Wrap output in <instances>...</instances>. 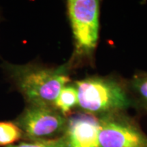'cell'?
I'll use <instances>...</instances> for the list:
<instances>
[{
  "label": "cell",
  "mask_w": 147,
  "mask_h": 147,
  "mask_svg": "<svg viewBox=\"0 0 147 147\" xmlns=\"http://www.w3.org/2000/svg\"><path fill=\"white\" fill-rule=\"evenodd\" d=\"M69 65L48 68L30 64H8L6 68L30 105L53 106L61 90L70 80Z\"/></svg>",
  "instance_id": "6da1fadb"
},
{
  "label": "cell",
  "mask_w": 147,
  "mask_h": 147,
  "mask_svg": "<svg viewBox=\"0 0 147 147\" xmlns=\"http://www.w3.org/2000/svg\"><path fill=\"white\" fill-rule=\"evenodd\" d=\"M78 106L84 113L99 117L122 113L134 106L123 86L113 79L89 77L76 81Z\"/></svg>",
  "instance_id": "7a4b0ae2"
},
{
  "label": "cell",
  "mask_w": 147,
  "mask_h": 147,
  "mask_svg": "<svg viewBox=\"0 0 147 147\" xmlns=\"http://www.w3.org/2000/svg\"><path fill=\"white\" fill-rule=\"evenodd\" d=\"M67 12L78 55H89L99 38L100 2L97 0H69Z\"/></svg>",
  "instance_id": "3957f363"
},
{
  "label": "cell",
  "mask_w": 147,
  "mask_h": 147,
  "mask_svg": "<svg viewBox=\"0 0 147 147\" xmlns=\"http://www.w3.org/2000/svg\"><path fill=\"white\" fill-rule=\"evenodd\" d=\"M67 117L53 106L30 105L15 123L29 141L49 140L63 136Z\"/></svg>",
  "instance_id": "277c9868"
},
{
  "label": "cell",
  "mask_w": 147,
  "mask_h": 147,
  "mask_svg": "<svg viewBox=\"0 0 147 147\" xmlns=\"http://www.w3.org/2000/svg\"><path fill=\"white\" fill-rule=\"evenodd\" d=\"M98 119V147H147L146 134L123 112L102 116Z\"/></svg>",
  "instance_id": "5b68a950"
},
{
  "label": "cell",
  "mask_w": 147,
  "mask_h": 147,
  "mask_svg": "<svg viewBox=\"0 0 147 147\" xmlns=\"http://www.w3.org/2000/svg\"><path fill=\"white\" fill-rule=\"evenodd\" d=\"M99 119L89 114H77L67 118L64 135L72 147H98Z\"/></svg>",
  "instance_id": "8992f818"
},
{
  "label": "cell",
  "mask_w": 147,
  "mask_h": 147,
  "mask_svg": "<svg viewBox=\"0 0 147 147\" xmlns=\"http://www.w3.org/2000/svg\"><path fill=\"white\" fill-rule=\"evenodd\" d=\"M78 105V92L75 85H65L61 90L53 106L61 113L67 117V115Z\"/></svg>",
  "instance_id": "52a82bcc"
},
{
  "label": "cell",
  "mask_w": 147,
  "mask_h": 147,
  "mask_svg": "<svg viewBox=\"0 0 147 147\" xmlns=\"http://www.w3.org/2000/svg\"><path fill=\"white\" fill-rule=\"evenodd\" d=\"M130 87L134 95V106L147 113V72L136 74L131 79Z\"/></svg>",
  "instance_id": "ba28073f"
},
{
  "label": "cell",
  "mask_w": 147,
  "mask_h": 147,
  "mask_svg": "<svg viewBox=\"0 0 147 147\" xmlns=\"http://www.w3.org/2000/svg\"><path fill=\"white\" fill-rule=\"evenodd\" d=\"M23 137V132L16 123L0 122V146L14 144Z\"/></svg>",
  "instance_id": "9c48e42d"
},
{
  "label": "cell",
  "mask_w": 147,
  "mask_h": 147,
  "mask_svg": "<svg viewBox=\"0 0 147 147\" xmlns=\"http://www.w3.org/2000/svg\"><path fill=\"white\" fill-rule=\"evenodd\" d=\"M68 142L65 135L49 140H42L29 141V142H21L16 146H10L8 147H67Z\"/></svg>",
  "instance_id": "30bf717a"
},
{
  "label": "cell",
  "mask_w": 147,
  "mask_h": 147,
  "mask_svg": "<svg viewBox=\"0 0 147 147\" xmlns=\"http://www.w3.org/2000/svg\"><path fill=\"white\" fill-rule=\"evenodd\" d=\"M67 147H72V146H69V145L68 144V146H67Z\"/></svg>",
  "instance_id": "8fae6325"
}]
</instances>
